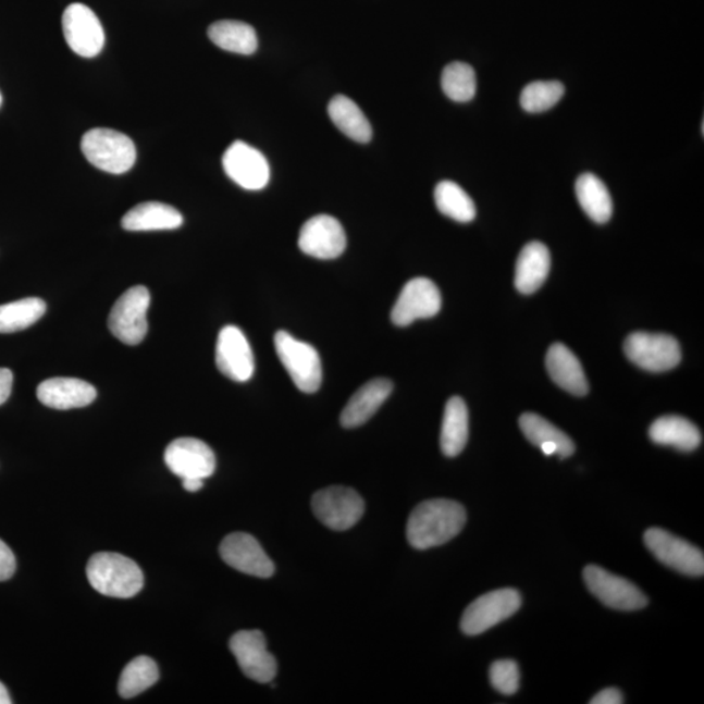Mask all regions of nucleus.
<instances>
[{"label": "nucleus", "instance_id": "1", "mask_svg": "<svg viewBox=\"0 0 704 704\" xmlns=\"http://www.w3.org/2000/svg\"><path fill=\"white\" fill-rule=\"evenodd\" d=\"M466 519L462 505L452 499H428L411 512L407 522V541L420 551L439 547L462 531Z\"/></svg>", "mask_w": 704, "mask_h": 704}, {"label": "nucleus", "instance_id": "2", "mask_svg": "<svg viewBox=\"0 0 704 704\" xmlns=\"http://www.w3.org/2000/svg\"><path fill=\"white\" fill-rule=\"evenodd\" d=\"M88 581L104 596L129 598L144 588V575L139 565L114 552H100L91 556L87 565Z\"/></svg>", "mask_w": 704, "mask_h": 704}, {"label": "nucleus", "instance_id": "3", "mask_svg": "<svg viewBox=\"0 0 704 704\" xmlns=\"http://www.w3.org/2000/svg\"><path fill=\"white\" fill-rule=\"evenodd\" d=\"M82 150L97 169L110 174H124L134 168L136 147L127 135L110 128H94L82 139Z\"/></svg>", "mask_w": 704, "mask_h": 704}, {"label": "nucleus", "instance_id": "4", "mask_svg": "<svg viewBox=\"0 0 704 704\" xmlns=\"http://www.w3.org/2000/svg\"><path fill=\"white\" fill-rule=\"evenodd\" d=\"M275 351L296 387L307 394L316 393L322 383V366L318 350L292 334L280 331L274 335Z\"/></svg>", "mask_w": 704, "mask_h": 704}, {"label": "nucleus", "instance_id": "5", "mask_svg": "<svg viewBox=\"0 0 704 704\" xmlns=\"http://www.w3.org/2000/svg\"><path fill=\"white\" fill-rule=\"evenodd\" d=\"M150 306L149 289L135 286L116 300L109 316V329L114 337L129 346L141 344L148 333L147 313Z\"/></svg>", "mask_w": 704, "mask_h": 704}, {"label": "nucleus", "instance_id": "6", "mask_svg": "<svg viewBox=\"0 0 704 704\" xmlns=\"http://www.w3.org/2000/svg\"><path fill=\"white\" fill-rule=\"evenodd\" d=\"M312 509L314 516L326 528L346 531L360 521L366 505L357 491L334 485L314 493Z\"/></svg>", "mask_w": 704, "mask_h": 704}, {"label": "nucleus", "instance_id": "7", "mask_svg": "<svg viewBox=\"0 0 704 704\" xmlns=\"http://www.w3.org/2000/svg\"><path fill=\"white\" fill-rule=\"evenodd\" d=\"M623 350L630 361L649 372L674 370L681 361L679 342L667 334H630L625 341Z\"/></svg>", "mask_w": 704, "mask_h": 704}, {"label": "nucleus", "instance_id": "8", "mask_svg": "<svg viewBox=\"0 0 704 704\" xmlns=\"http://www.w3.org/2000/svg\"><path fill=\"white\" fill-rule=\"evenodd\" d=\"M521 594L515 589L489 592L466 608L460 629L466 635H479L496 627L521 608Z\"/></svg>", "mask_w": 704, "mask_h": 704}, {"label": "nucleus", "instance_id": "9", "mask_svg": "<svg viewBox=\"0 0 704 704\" xmlns=\"http://www.w3.org/2000/svg\"><path fill=\"white\" fill-rule=\"evenodd\" d=\"M583 579L591 594L609 608L638 610L649 604L647 596L634 583L612 575L601 566H585Z\"/></svg>", "mask_w": 704, "mask_h": 704}, {"label": "nucleus", "instance_id": "10", "mask_svg": "<svg viewBox=\"0 0 704 704\" xmlns=\"http://www.w3.org/2000/svg\"><path fill=\"white\" fill-rule=\"evenodd\" d=\"M65 42L75 54L95 58L104 46V32L100 18L82 3H72L62 17Z\"/></svg>", "mask_w": 704, "mask_h": 704}, {"label": "nucleus", "instance_id": "11", "mask_svg": "<svg viewBox=\"0 0 704 704\" xmlns=\"http://www.w3.org/2000/svg\"><path fill=\"white\" fill-rule=\"evenodd\" d=\"M644 544L653 555L669 566L670 569L692 577H702L704 572L703 552L693 544L682 541L662 529H650L644 532Z\"/></svg>", "mask_w": 704, "mask_h": 704}, {"label": "nucleus", "instance_id": "12", "mask_svg": "<svg viewBox=\"0 0 704 704\" xmlns=\"http://www.w3.org/2000/svg\"><path fill=\"white\" fill-rule=\"evenodd\" d=\"M230 650L248 679L268 683L277 675V662L269 653L265 635L260 630L238 631L230 640Z\"/></svg>", "mask_w": 704, "mask_h": 704}, {"label": "nucleus", "instance_id": "13", "mask_svg": "<svg viewBox=\"0 0 704 704\" xmlns=\"http://www.w3.org/2000/svg\"><path fill=\"white\" fill-rule=\"evenodd\" d=\"M222 164L230 180L248 190L265 188L271 180V168L265 156L243 141L230 145Z\"/></svg>", "mask_w": 704, "mask_h": 704}, {"label": "nucleus", "instance_id": "14", "mask_svg": "<svg viewBox=\"0 0 704 704\" xmlns=\"http://www.w3.org/2000/svg\"><path fill=\"white\" fill-rule=\"evenodd\" d=\"M299 248L311 258L337 259L347 246L346 233L338 220L332 215L319 214L308 220L300 229Z\"/></svg>", "mask_w": 704, "mask_h": 704}, {"label": "nucleus", "instance_id": "15", "mask_svg": "<svg viewBox=\"0 0 704 704\" xmlns=\"http://www.w3.org/2000/svg\"><path fill=\"white\" fill-rule=\"evenodd\" d=\"M215 365L223 376L236 383H246L254 376V351L239 328L229 325L220 332L215 346Z\"/></svg>", "mask_w": 704, "mask_h": 704}, {"label": "nucleus", "instance_id": "16", "mask_svg": "<svg viewBox=\"0 0 704 704\" xmlns=\"http://www.w3.org/2000/svg\"><path fill=\"white\" fill-rule=\"evenodd\" d=\"M164 464L176 477L206 480L215 471V456L210 446L199 439H176L164 452Z\"/></svg>", "mask_w": 704, "mask_h": 704}, {"label": "nucleus", "instance_id": "17", "mask_svg": "<svg viewBox=\"0 0 704 704\" xmlns=\"http://www.w3.org/2000/svg\"><path fill=\"white\" fill-rule=\"evenodd\" d=\"M441 309L440 289L431 280L413 279L406 283L392 309L397 326H409L419 319H431Z\"/></svg>", "mask_w": 704, "mask_h": 704}, {"label": "nucleus", "instance_id": "18", "mask_svg": "<svg viewBox=\"0 0 704 704\" xmlns=\"http://www.w3.org/2000/svg\"><path fill=\"white\" fill-rule=\"evenodd\" d=\"M222 560L245 575L269 578L274 575V564L260 543L246 532H234L223 539L220 547Z\"/></svg>", "mask_w": 704, "mask_h": 704}, {"label": "nucleus", "instance_id": "19", "mask_svg": "<svg viewBox=\"0 0 704 704\" xmlns=\"http://www.w3.org/2000/svg\"><path fill=\"white\" fill-rule=\"evenodd\" d=\"M39 403L55 410L82 409L97 398L96 387L87 381L55 378L44 381L37 387Z\"/></svg>", "mask_w": 704, "mask_h": 704}, {"label": "nucleus", "instance_id": "20", "mask_svg": "<svg viewBox=\"0 0 704 704\" xmlns=\"http://www.w3.org/2000/svg\"><path fill=\"white\" fill-rule=\"evenodd\" d=\"M393 392V383L387 379H374L360 386L348 400L341 413V424L345 428L363 425L378 412Z\"/></svg>", "mask_w": 704, "mask_h": 704}, {"label": "nucleus", "instance_id": "21", "mask_svg": "<svg viewBox=\"0 0 704 704\" xmlns=\"http://www.w3.org/2000/svg\"><path fill=\"white\" fill-rule=\"evenodd\" d=\"M545 365L551 379L564 391L578 397L589 393V383L581 361L565 345H552L545 358Z\"/></svg>", "mask_w": 704, "mask_h": 704}, {"label": "nucleus", "instance_id": "22", "mask_svg": "<svg viewBox=\"0 0 704 704\" xmlns=\"http://www.w3.org/2000/svg\"><path fill=\"white\" fill-rule=\"evenodd\" d=\"M519 427H521L526 439L532 445L541 447L545 456L549 457L556 454L560 458H568L576 452V445L568 434L536 413H523L519 418Z\"/></svg>", "mask_w": 704, "mask_h": 704}, {"label": "nucleus", "instance_id": "23", "mask_svg": "<svg viewBox=\"0 0 704 704\" xmlns=\"http://www.w3.org/2000/svg\"><path fill=\"white\" fill-rule=\"evenodd\" d=\"M180 210L163 202H143L123 217L122 226L127 232H160L175 230L183 225Z\"/></svg>", "mask_w": 704, "mask_h": 704}, {"label": "nucleus", "instance_id": "24", "mask_svg": "<svg viewBox=\"0 0 704 704\" xmlns=\"http://www.w3.org/2000/svg\"><path fill=\"white\" fill-rule=\"evenodd\" d=\"M551 271V254L543 243L532 242L524 246L516 265V287L519 293L530 295L538 292Z\"/></svg>", "mask_w": 704, "mask_h": 704}, {"label": "nucleus", "instance_id": "25", "mask_svg": "<svg viewBox=\"0 0 704 704\" xmlns=\"http://www.w3.org/2000/svg\"><path fill=\"white\" fill-rule=\"evenodd\" d=\"M469 440V410L465 400L453 397L445 406L443 428H441V450L446 457H457Z\"/></svg>", "mask_w": 704, "mask_h": 704}, {"label": "nucleus", "instance_id": "26", "mask_svg": "<svg viewBox=\"0 0 704 704\" xmlns=\"http://www.w3.org/2000/svg\"><path fill=\"white\" fill-rule=\"evenodd\" d=\"M649 434L655 444L672 446L682 452L695 450L702 443L699 428L681 417H663L655 420Z\"/></svg>", "mask_w": 704, "mask_h": 704}, {"label": "nucleus", "instance_id": "27", "mask_svg": "<svg viewBox=\"0 0 704 704\" xmlns=\"http://www.w3.org/2000/svg\"><path fill=\"white\" fill-rule=\"evenodd\" d=\"M208 36L220 49L240 55L255 54L259 46L258 35L252 26L235 20H222L210 25Z\"/></svg>", "mask_w": 704, "mask_h": 704}, {"label": "nucleus", "instance_id": "28", "mask_svg": "<svg viewBox=\"0 0 704 704\" xmlns=\"http://www.w3.org/2000/svg\"><path fill=\"white\" fill-rule=\"evenodd\" d=\"M329 116L348 139L366 144L372 139V126L357 103L346 96H335L328 108Z\"/></svg>", "mask_w": 704, "mask_h": 704}, {"label": "nucleus", "instance_id": "29", "mask_svg": "<svg viewBox=\"0 0 704 704\" xmlns=\"http://www.w3.org/2000/svg\"><path fill=\"white\" fill-rule=\"evenodd\" d=\"M576 194L584 213L596 223H607L614 213L609 190L598 177L584 173L578 177Z\"/></svg>", "mask_w": 704, "mask_h": 704}, {"label": "nucleus", "instance_id": "30", "mask_svg": "<svg viewBox=\"0 0 704 704\" xmlns=\"http://www.w3.org/2000/svg\"><path fill=\"white\" fill-rule=\"evenodd\" d=\"M434 201L440 212L454 221L469 223L475 220V203L457 183L440 182L434 189Z\"/></svg>", "mask_w": 704, "mask_h": 704}, {"label": "nucleus", "instance_id": "31", "mask_svg": "<svg viewBox=\"0 0 704 704\" xmlns=\"http://www.w3.org/2000/svg\"><path fill=\"white\" fill-rule=\"evenodd\" d=\"M158 679L160 670L156 662L148 656H137L123 669L118 692L122 699L131 700L153 687Z\"/></svg>", "mask_w": 704, "mask_h": 704}, {"label": "nucleus", "instance_id": "32", "mask_svg": "<svg viewBox=\"0 0 704 704\" xmlns=\"http://www.w3.org/2000/svg\"><path fill=\"white\" fill-rule=\"evenodd\" d=\"M46 312V302L25 298L0 306V333H15L35 325Z\"/></svg>", "mask_w": 704, "mask_h": 704}, {"label": "nucleus", "instance_id": "33", "mask_svg": "<svg viewBox=\"0 0 704 704\" xmlns=\"http://www.w3.org/2000/svg\"><path fill=\"white\" fill-rule=\"evenodd\" d=\"M441 87L454 102H469L477 95V75L470 64L454 62L446 65Z\"/></svg>", "mask_w": 704, "mask_h": 704}, {"label": "nucleus", "instance_id": "34", "mask_svg": "<svg viewBox=\"0 0 704 704\" xmlns=\"http://www.w3.org/2000/svg\"><path fill=\"white\" fill-rule=\"evenodd\" d=\"M565 87L560 82H534L522 90L521 107L531 114L544 113L560 102Z\"/></svg>", "mask_w": 704, "mask_h": 704}, {"label": "nucleus", "instance_id": "35", "mask_svg": "<svg viewBox=\"0 0 704 704\" xmlns=\"http://www.w3.org/2000/svg\"><path fill=\"white\" fill-rule=\"evenodd\" d=\"M492 687L504 695H512L518 692L519 675L518 664L515 660H498L492 664L490 669Z\"/></svg>", "mask_w": 704, "mask_h": 704}, {"label": "nucleus", "instance_id": "36", "mask_svg": "<svg viewBox=\"0 0 704 704\" xmlns=\"http://www.w3.org/2000/svg\"><path fill=\"white\" fill-rule=\"evenodd\" d=\"M16 558L2 539H0V582L9 581L15 575Z\"/></svg>", "mask_w": 704, "mask_h": 704}, {"label": "nucleus", "instance_id": "37", "mask_svg": "<svg viewBox=\"0 0 704 704\" xmlns=\"http://www.w3.org/2000/svg\"><path fill=\"white\" fill-rule=\"evenodd\" d=\"M623 703V695L620 690L616 688H609L602 690L601 693H597L594 699L590 701V704H621Z\"/></svg>", "mask_w": 704, "mask_h": 704}, {"label": "nucleus", "instance_id": "38", "mask_svg": "<svg viewBox=\"0 0 704 704\" xmlns=\"http://www.w3.org/2000/svg\"><path fill=\"white\" fill-rule=\"evenodd\" d=\"M13 385V373L7 368H0V405L10 398Z\"/></svg>", "mask_w": 704, "mask_h": 704}, {"label": "nucleus", "instance_id": "39", "mask_svg": "<svg viewBox=\"0 0 704 704\" xmlns=\"http://www.w3.org/2000/svg\"><path fill=\"white\" fill-rule=\"evenodd\" d=\"M202 485H203V479H197V478L183 479L184 490L188 492L200 491L202 489Z\"/></svg>", "mask_w": 704, "mask_h": 704}, {"label": "nucleus", "instance_id": "40", "mask_svg": "<svg viewBox=\"0 0 704 704\" xmlns=\"http://www.w3.org/2000/svg\"><path fill=\"white\" fill-rule=\"evenodd\" d=\"M12 700L9 694V690L5 689L2 682H0V704H11Z\"/></svg>", "mask_w": 704, "mask_h": 704}, {"label": "nucleus", "instance_id": "41", "mask_svg": "<svg viewBox=\"0 0 704 704\" xmlns=\"http://www.w3.org/2000/svg\"><path fill=\"white\" fill-rule=\"evenodd\" d=\"M2 103H3V97H2V94H0V108H2Z\"/></svg>", "mask_w": 704, "mask_h": 704}]
</instances>
